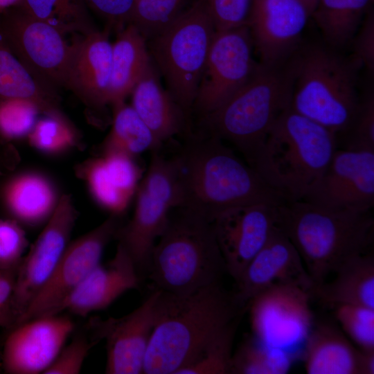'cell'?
<instances>
[{
    "label": "cell",
    "instance_id": "obj_1",
    "mask_svg": "<svg viewBox=\"0 0 374 374\" xmlns=\"http://www.w3.org/2000/svg\"><path fill=\"white\" fill-rule=\"evenodd\" d=\"M247 310L222 283L183 295L160 290L143 373L177 374L213 339L237 329Z\"/></svg>",
    "mask_w": 374,
    "mask_h": 374
},
{
    "label": "cell",
    "instance_id": "obj_2",
    "mask_svg": "<svg viewBox=\"0 0 374 374\" xmlns=\"http://www.w3.org/2000/svg\"><path fill=\"white\" fill-rule=\"evenodd\" d=\"M185 207L213 222L222 213L253 204L286 201L224 141L211 136L176 157Z\"/></svg>",
    "mask_w": 374,
    "mask_h": 374
},
{
    "label": "cell",
    "instance_id": "obj_3",
    "mask_svg": "<svg viewBox=\"0 0 374 374\" xmlns=\"http://www.w3.org/2000/svg\"><path fill=\"white\" fill-rule=\"evenodd\" d=\"M276 212L277 226L297 250L314 287L373 243L371 211L336 210L300 200L278 205Z\"/></svg>",
    "mask_w": 374,
    "mask_h": 374
},
{
    "label": "cell",
    "instance_id": "obj_4",
    "mask_svg": "<svg viewBox=\"0 0 374 374\" xmlns=\"http://www.w3.org/2000/svg\"><path fill=\"white\" fill-rule=\"evenodd\" d=\"M337 149L335 133L294 111L278 117L251 166L286 202L303 200Z\"/></svg>",
    "mask_w": 374,
    "mask_h": 374
},
{
    "label": "cell",
    "instance_id": "obj_5",
    "mask_svg": "<svg viewBox=\"0 0 374 374\" xmlns=\"http://www.w3.org/2000/svg\"><path fill=\"white\" fill-rule=\"evenodd\" d=\"M171 211L150 258L154 288L183 295L221 283L226 268L213 222L185 207Z\"/></svg>",
    "mask_w": 374,
    "mask_h": 374
},
{
    "label": "cell",
    "instance_id": "obj_6",
    "mask_svg": "<svg viewBox=\"0 0 374 374\" xmlns=\"http://www.w3.org/2000/svg\"><path fill=\"white\" fill-rule=\"evenodd\" d=\"M293 74L285 63L259 64L249 80L216 109L204 116L210 135L233 145L252 166L281 114L291 105Z\"/></svg>",
    "mask_w": 374,
    "mask_h": 374
},
{
    "label": "cell",
    "instance_id": "obj_7",
    "mask_svg": "<svg viewBox=\"0 0 374 374\" xmlns=\"http://www.w3.org/2000/svg\"><path fill=\"white\" fill-rule=\"evenodd\" d=\"M293 74L291 107L337 135L357 112V71L361 66L332 48L311 46L290 57Z\"/></svg>",
    "mask_w": 374,
    "mask_h": 374
},
{
    "label": "cell",
    "instance_id": "obj_8",
    "mask_svg": "<svg viewBox=\"0 0 374 374\" xmlns=\"http://www.w3.org/2000/svg\"><path fill=\"white\" fill-rule=\"evenodd\" d=\"M204 0H197L149 41L150 51L168 91L187 113L194 105L215 33Z\"/></svg>",
    "mask_w": 374,
    "mask_h": 374
},
{
    "label": "cell",
    "instance_id": "obj_9",
    "mask_svg": "<svg viewBox=\"0 0 374 374\" xmlns=\"http://www.w3.org/2000/svg\"><path fill=\"white\" fill-rule=\"evenodd\" d=\"M130 220L120 226L115 238L127 252L141 277L147 274L157 240L162 234L171 211L183 204V191L177 159L152 154L135 194Z\"/></svg>",
    "mask_w": 374,
    "mask_h": 374
},
{
    "label": "cell",
    "instance_id": "obj_10",
    "mask_svg": "<svg viewBox=\"0 0 374 374\" xmlns=\"http://www.w3.org/2000/svg\"><path fill=\"white\" fill-rule=\"evenodd\" d=\"M0 35L43 84L56 92L66 87L71 44L63 33L13 6L0 13Z\"/></svg>",
    "mask_w": 374,
    "mask_h": 374
},
{
    "label": "cell",
    "instance_id": "obj_11",
    "mask_svg": "<svg viewBox=\"0 0 374 374\" xmlns=\"http://www.w3.org/2000/svg\"><path fill=\"white\" fill-rule=\"evenodd\" d=\"M310 294L296 285L271 287L249 303L254 337L293 356L303 349L313 326Z\"/></svg>",
    "mask_w": 374,
    "mask_h": 374
},
{
    "label": "cell",
    "instance_id": "obj_12",
    "mask_svg": "<svg viewBox=\"0 0 374 374\" xmlns=\"http://www.w3.org/2000/svg\"><path fill=\"white\" fill-rule=\"evenodd\" d=\"M253 48L247 26L215 32L193 105L200 114L216 109L249 80L259 64Z\"/></svg>",
    "mask_w": 374,
    "mask_h": 374
},
{
    "label": "cell",
    "instance_id": "obj_13",
    "mask_svg": "<svg viewBox=\"0 0 374 374\" xmlns=\"http://www.w3.org/2000/svg\"><path fill=\"white\" fill-rule=\"evenodd\" d=\"M77 217L71 195L62 194L55 211L17 269L13 297L15 326L53 274L71 242Z\"/></svg>",
    "mask_w": 374,
    "mask_h": 374
},
{
    "label": "cell",
    "instance_id": "obj_14",
    "mask_svg": "<svg viewBox=\"0 0 374 374\" xmlns=\"http://www.w3.org/2000/svg\"><path fill=\"white\" fill-rule=\"evenodd\" d=\"M120 226V217L109 215L90 231L71 241L50 279L29 304L16 325L51 314L101 262L106 246L115 238Z\"/></svg>",
    "mask_w": 374,
    "mask_h": 374
},
{
    "label": "cell",
    "instance_id": "obj_15",
    "mask_svg": "<svg viewBox=\"0 0 374 374\" xmlns=\"http://www.w3.org/2000/svg\"><path fill=\"white\" fill-rule=\"evenodd\" d=\"M75 330L73 321L60 314L35 317L8 330L1 355L8 374H44Z\"/></svg>",
    "mask_w": 374,
    "mask_h": 374
},
{
    "label": "cell",
    "instance_id": "obj_16",
    "mask_svg": "<svg viewBox=\"0 0 374 374\" xmlns=\"http://www.w3.org/2000/svg\"><path fill=\"white\" fill-rule=\"evenodd\" d=\"M303 200L336 210L371 211L374 205V152L337 148Z\"/></svg>",
    "mask_w": 374,
    "mask_h": 374
},
{
    "label": "cell",
    "instance_id": "obj_17",
    "mask_svg": "<svg viewBox=\"0 0 374 374\" xmlns=\"http://www.w3.org/2000/svg\"><path fill=\"white\" fill-rule=\"evenodd\" d=\"M312 12L304 0H253L247 26L260 62H286L296 52Z\"/></svg>",
    "mask_w": 374,
    "mask_h": 374
},
{
    "label": "cell",
    "instance_id": "obj_18",
    "mask_svg": "<svg viewBox=\"0 0 374 374\" xmlns=\"http://www.w3.org/2000/svg\"><path fill=\"white\" fill-rule=\"evenodd\" d=\"M253 204L227 210L213 222L226 271L236 282L277 226L276 206Z\"/></svg>",
    "mask_w": 374,
    "mask_h": 374
},
{
    "label": "cell",
    "instance_id": "obj_19",
    "mask_svg": "<svg viewBox=\"0 0 374 374\" xmlns=\"http://www.w3.org/2000/svg\"><path fill=\"white\" fill-rule=\"evenodd\" d=\"M159 293V289L154 288L138 308L122 317L91 320L96 336L106 341V373H143Z\"/></svg>",
    "mask_w": 374,
    "mask_h": 374
},
{
    "label": "cell",
    "instance_id": "obj_20",
    "mask_svg": "<svg viewBox=\"0 0 374 374\" xmlns=\"http://www.w3.org/2000/svg\"><path fill=\"white\" fill-rule=\"evenodd\" d=\"M235 283L234 295L247 310L255 297L274 286L296 285L310 295L314 287L297 250L278 226Z\"/></svg>",
    "mask_w": 374,
    "mask_h": 374
},
{
    "label": "cell",
    "instance_id": "obj_21",
    "mask_svg": "<svg viewBox=\"0 0 374 374\" xmlns=\"http://www.w3.org/2000/svg\"><path fill=\"white\" fill-rule=\"evenodd\" d=\"M136 158L117 152H101L75 167L94 202L121 217L128 208L143 177Z\"/></svg>",
    "mask_w": 374,
    "mask_h": 374
},
{
    "label": "cell",
    "instance_id": "obj_22",
    "mask_svg": "<svg viewBox=\"0 0 374 374\" xmlns=\"http://www.w3.org/2000/svg\"><path fill=\"white\" fill-rule=\"evenodd\" d=\"M139 283L133 260L118 243L114 256L96 266L51 314L67 311L87 317L107 308L126 292L138 289Z\"/></svg>",
    "mask_w": 374,
    "mask_h": 374
},
{
    "label": "cell",
    "instance_id": "obj_23",
    "mask_svg": "<svg viewBox=\"0 0 374 374\" xmlns=\"http://www.w3.org/2000/svg\"><path fill=\"white\" fill-rule=\"evenodd\" d=\"M112 58L108 30L80 35L71 43L65 88L90 108L102 109L109 105Z\"/></svg>",
    "mask_w": 374,
    "mask_h": 374
},
{
    "label": "cell",
    "instance_id": "obj_24",
    "mask_svg": "<svg viewBox=\"0 0 374 374\" xmlns=\"http://www.w3.org/2000/svg\"><path fill=\"white\" fill-rule=\"evenodd\" d=\"M2 196L10 218L24 227L34 228L48 222L62 194L47 174L28 170L12 177L5 184Z\"/></svg>",
    "mask_w": 374,
    "mask_h": 374
},
{
    "label": "cell",
    "instance_id": "obj_25",
    "mask_svg": "<svg viewBox=\"0 0 374 374\" xmlns=\"http://www.w3.org/2000/svg\"><path fill=\"white\" fill-rule=\"evenodd\" d=\"M130 94L131 106L160 144L181 132L186 113L163 89L152 63Z\"/></svg>",
    "mask_w": 374,
    "mask_h": 374
},
{
    "label": "cell",
    "instance_id": "obj_26",
    "mask_svg": "<svg viewBox=\"0 0 374 374\" xmlns=\"http://www.w3.org/2000/svg\"><path fill=\"white\" fill-rule=\"evenodd\" d=\"M303 355L308 374H362V350L329 323L313 324Z\"/></svg>",
    "mask_w": 374,
    "mask_h": 374
},
{
    "label": "cell",
    "instance_id": "obj_27",
    "mask_svg": "<svg viewBox=\"0 0 374 374\" xmlns=\"http://www.w3.org/2000/svg\"><path fill=\"white\" fill-rule=\"evenodd\" d=\"M331 281L314 287L311 297L335 306L358 305L374 309V257L371 253L353 256L334 273Z\"/></svg>",
    "mask_w": 374,
    "mask_h": 374
},
{
    "label": "cell",
    "instance_id": "obj_28",
    "mask_svg": "<svg viewBox=\"0 0 374 374\" xmlns=\"http://www.w3.org/2000/svg\"><path fill=\"white\" fill-rule=\"evenodd\" d=\"M146 39L132 24L119 30L112 44L109 104L125 102L141 77L152 64Z\"/></svg>",
    "mask_w": 374,
    "mask_h": 374
},
{
    "label": "cell",
    "instance_id": "obj_29",
    "mask_svg": "<svg viewBox=\"0 0 374 374\" xmlns=\"http://www.w3.org/2000/svg\"><path fill=\"white\" fill-rule=\"evenodd\" d=\"M20 98L37 104L42 114L58 109V95L38 80L0 35V101Z\"/></svg>",
    "mask_w": 374,
    "mask_h": 374
},
{
    "label": "cell",
    "instance_id": "obj_30",
    "mask_svg": "<svg viewBox=\"0 0 374 374\" xmlns=\"http://www.w3.org/2000/svg\"><path fill=\"white\" fill-rule=\"evenodd\" d=\"M371 0H317L312 18L331 48L351 42L368 12Z\"/></svg>",
    "mask_w": 374,
    "mask_h": 374
},
{
    "label": "cell",
    "instance_id": "obj_31",
    "mask_svg": "<svg viewBox=\"0 0 374 374\" xmlns=\"http://www.w3.org/2000/svg\"><path fill=\"white\" fill-rule=\"evenodd\" d=\"M160 145L131 105L124 102L113 107L112 127L101 152H117L136 158Z\"/></svg>",
    "mask_w": 374,
    "mask_h": 374
},
{
    "label": "cell",
    "instance_id": "obj_32",
    "mask_svg": "<svg viewBox=\"0 0 374 374\" xmlns=\"http://www.w3.org/2000/svg\"><path fill=\"white\" fill-rule=\"evenodd\" d=\"M86 6L84 0H20L15 6L64 35H86L97 30Z\"/></svg>",
    "mask_w": 374,
    "mask_h": 374
},
{
    "label": "cell",
    "instance_id": "obj_33",
    "mask_svg": "<svg viewBox=\"0 0 374 374\" xmlns=\"http://www.w3.org/2000/svg\"><path fill=\"white\" fill-rule=\"evenodd\" d=\"M27 138L33 148L51 157L68 153L81 143L79 132L60 109L42 114Z\"/></svg>",
    "mask_w": 374,
    "mask_h": 374
},
{
    "label": "cell",
    "instance_id": "obj_34",
    "mask_svg": "<svg viewBox=\"0 0 374 374\" xmlns=\"http://www.w3.org/2000/svg\"><path fill=\"white\" fill-rule=\"evenodd\" d=\"M293 359L290 353L248 337L232 355L231 373L283 374L289 371Z\"/></svg>",
    "mask_w": 374,
    "mask_h": 374
},
{
    "label": "cell",
    "instance_id": "obj_35",
    "mask_svg": "<svg viewBox=\"0 0 374 374\" xmlns=\"http://www.w3.org/2000/svg\"><path fill=\"white\" fill-rule=\"evenodd\" d=\"M197 1L135 0L128 24L134 25L148 42L165 30Z\"/></svg>",
    "mask_w": 374,
    "mask_h": 374
},
{
    "label": "cell",
    "instance_id": "obj_36",
    "mask_svg": "<svg viewBox=\"0 0 374 374\" xmlns=\"http://www.w3.org/2000/svg\"><path fill=\"white\" fill-rule=\"evenodd\" d=\"M236 330H230L213 339L177 374L231 373L232 348Z\"/></svg>",
    "mask_w": 374,
    "mask_h": 374
},
{
    "label": "cell",
    "instance_id": "obj_37",
    "mask_svg": "<svg viewBox=\"0 0 374 374\" xmlns=\"http://www.w3.org/2000/svg\"><path fill=\"white\" fill-rule=\"evenodd\" d=\"M42 112L34 102L12 98L0 101V136L7 141L28 137Z\"/></svg>",
    "mask_w": 374,
    "mask_h": 374
},
{
    "label": "cell",
    "instance_id": "obj_38",
    "mask_svg": "<svg viewBox=\"0 0 374 374\" xmlns=\"http://www.w3.org/2000/svg\"><path fill=\"white\" fill-rule=\"evenodd\" d=\"M338 149L374 152V97L369 93L359 100L354 118L348 128L336 135Z\"/></svg>",
    "mask_w": 374,
    "mask_h": 374
},
{
    "label": "cell",
    "instance_id": "obj_39",
    "mask_svg": "<svg viewBox=\"0 0 374 374\" xmlns=\"http://www.w3.org/2000/svg\"><path fill=\"white\" fill-rule=\"evenodd\" d=\"M335 317L343 330L363 350H374V309L367 307L339 304Z\"/></svg>",
    "mask_w": 374,
    "mask_h": 374
},
{
    "label": "cell",
    "instance_id": "obj_40",
    "mask_svg": "<svg viewBox=\"0 0 374 374\" xmlns=\"http://www.w3.org/2000/svg\"><path fill=\"white\" fill-rule=\"evenodd\" d=\"M28 246L24 226L11 218L0 219V270H17Z\"/></svg>",
    "mask_w": 374,
    "mask_h": 374
},
{
    "label": "cell",
    "instance_id": "obj_41",
    "mask_svg": "<svg viewBox=\"0 0 374 374\" xmlns=\"http://www.w3.org/2000/svg\"><path fill=\"white\" fill-rule=\"evenodd\" d=\"M100 340L96 336L89 337L86 332H79L69 344L64 345L60 353L44 374H78L93 346Z\"/></svg>",
    "mask_w": 374,
    "mask_h": 374
},
{
    "label": "cell",
    "instance_id": "obj_42",
    "mask_svg": "<svg viewBox=\"0 0 374 374\" xmlns=\"http://www.w3.org/2000/svg\"><path fill=\"white\" fill-rule=\"evenodd\" d=\"M216 31L247 26L253 0H204Z\"/></svg>",
    "mask_w": 374,
    "mask_h": 374
},
{
    "label": "cell",
    "instance_id": "obj_43",
    "mask_svg": "<svg viewBox=\"0 0 374 374\" xmlns=\"http://www.w3.org/2000/svg\"><path fill=\"white\" fill-rule=\"evenodd\" d=\"M353 44L352 57L370 72L374 70V17L368 10L359 29L351 40Z\"/></svg>",
    "mask_w": 374,
    "mask_h": 374
},
{
    "label": "cell",
    "instance_id": "obj_44",
    "mask_svg": "<svg viewBox=\"0 0 374 374\" xmlns=\"http://www.w3.org/2000/svg\"><path fill=\"white\" fill-rule=\"evenodd\" d=\"M86 4L105 18L109 26L123 29L129 21L135 0H84Z\"/></svg>",
    "mask_w": 374,
    "mask_h": 374
},
{
    "label": "cell",
    "instance_id": "obj_45",
    "mask_svg": "<svg viewBox=\"0 0 374 374\" xmlns=\"http://www.w3.org/2000/svg\"><path fill=\"white\" fill-rule=\"evenodd\" d=\"M17 270H0V328H12L16 321L13 297Z\"/></svg>",
    "mask_w": 374,
    "mask_h": 374
},
{
    "label": "cell",
    "instance_id": "obj_46",
    "mask_svg": "<svg viewBox=\"0 0 374 374\" xmlns=\"http://www.w3.org/2000/svg\"><path fill=\"white\" fill-rule=\"evenodd\" d=\"M361 350V349H360ZM362 350L361 373L362 374L374 373V350Z\"/></svg>",
    "mask_w": 374,
    "mask_h": 374
},
{
    "label": "cell",
    "instance_id": "obj_47",
    "mask_svg": "<svg viewBox=\"0 0 374 374\" xmlns=\"http://www.w3.org/2000/svg\"><path fill=\"white\" fill-rule=\"evenodd\" d=\"M20 0H0V13L6 10L15 6Z\"/></svg>",
    "mask_w": 374,
    "mask_h": 374
},
{
    "label": "cell",
    "instance_id": "obj_48",
    "mask_svg": "<svg viewBox=\"0 0 374 374\" xmlns=\"http://www.w3.org/2000/svg\"><path fill=\"white\" fill-rule=\"evenodd\" d=\"M308 6L310 7L312 11H313L317 0H304Z\"/></svg>",
    "mask_w": 374,
    "mask_h": 374
},
{
    "label": "cell",
    "instance_id": "obj_49",
    "mask_svg": "<svg viewBox=\"0 0 374 374\" xmlns=\"http://www.w3.org/2000/svg\"><path fill=\"white\" fill-rule=\"evenodd\" d=\"M3 170H4V165L2 163V161L0 159V175L3 174Z\"/></svg>",
    "mask_w": 374,
    "mask_h": 374
},
{
    "label": "cell",
    "instance_id": "obj_50",
    "mask_svg": "<svg viewBox=\"0 0 374 374\" xmlns=\"http://www.w3.org/2000/svg\"><path fill=\"white\" fill-rule=\"evenodd\" d=\"M2 371V368H1V357H0V371Z\"/></svg>",
    "mask_w": 374,
    "mask_h": 374
},
{
    "label": "cell",
    "instance_id": "obj_51",
    "mask_svg": "<svg viewBox=\"0 0 374 374\" xmlns=\"http://www.w3.org/2000/svg\"><path fill=\"white\" fill-rule=\"evenodd\" d=\"M373 1H374V0H371V1H372L373 3Z\"/></svg>",
    "mask_w": 374,
    "mask_h": 374
}]
</instances>
